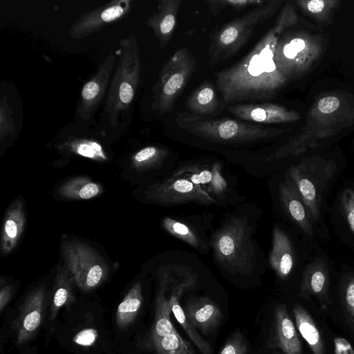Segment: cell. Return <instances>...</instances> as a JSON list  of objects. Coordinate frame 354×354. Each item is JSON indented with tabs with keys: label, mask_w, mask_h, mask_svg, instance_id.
<instances>
[{
	"label": "cell",
	"mask_w": 354,
	"mask_h": 354,
	"mask_svg": "<svg viewBox=\"0 0 354 354\" xmlns=\"http://www.w3.org/2000/svg\"><path fill=\"white\" fill-rule=\"evenodd\" d=\"M248 345L240 333L232 334L225 342L219 354H247Z\"/></svg>",
	"instance_id": "obj_38"
},
{
	"label": "cell",
	"mask_w": 354,
	"mask_h": 354,
	"mask_svg": "<svg viewBox=\"0 0 354 354\" xmlns=\"http://www.w3.org/2000/svg\"><path fill=\"white\" fill-rule=\"evenodd\" d=\"M341 203L344 214L350 229L354 234V190L350 188L344 189L341 197Z\"/></svg>",
	"instance_id": "obj_39"
},
{
	"label": "cell",
	"mask_w": 354,
	"mask_h": 354,
	"mask_svg": "<svg viewBox=\"0 0 354 354\" xmlns=\"http://www.w3.org/2000/svg\"><path fill=\"white\" fill-rule=\"evenodd\" d=\"M72 279L68 271L59 272L54 286L52 304L50 307V319L56 317L59 310L64 306L68 305L73 300L71 288Z\"/></svg>",
	"instance_id": "obj_32"
},
{
	"label": "cell",
	"mask_w": 354,
	"mask_h": 354,
	"mask_svg": "<svg viewBox=\"0 0 354 354\" xmlns=\"http://www.w3.org/2000/svg\"><path fill=\"white\" fill-rule=\"evenodd\" d=\"M281 3L279 0L266 1L221 28L210 44V63L215 64L235 55L247 43L255 27L270 18Z\"/></svg>",
	"instance_id": "obj_6"
},
{
	"label": "cell",
	"mask_w": 354,
	"mask_h": 354,
	"mask_svg": "<svg viewBox=\"0 0 354 354\" xmlns=\"http://www.w3.org/2000/svg\"><path fill=\"white\" fill-rule=\"evenodd\" d=\"M250 231L244 220L232 217L212 236L216 260L231 272L245 273L251 268L254 252Z\"/></svg>",
	"instance_id": "obj_8"
},
{
	"label": "cell",
	"mask_w": 354,
	"mask_h": 354,
	"mask_svg": "<svg viewBox=\"0 0 354 354\" xmlns=\"http://www.w3.org/2000/svg\"><path fill=\"white\" fill-rule=\"evenodd\" d=\"M354 124V98L343 94L327 95L315 100L300 133L279 148L272 158L289 154L298 156L319 146V141L330 138Z\"/></svg>",
	"instance_id": "obj_3"
},
{
	"label": "cell",
	"mask_w": 354,
	"mask_h": 354,
	"mask_svg": "<svg viewBox=\"0 0 354 354\" xmlns=\"http://www.w3.org/2000/svg\"><path fill=\"white\" fill-rule=\"evenodd\" d=\"M190 282L185 281L173 290L169 298L171 310L178 322L202 354H212V350L211 346L201 337L198 332H196V330L189 322L183 307L180 305L179 300L180 296L182 293L190 286Z\"/></svg>",
	"instance_id": "obj_26"
},
{
	"label": "cell",
	"mask_w": 354,
	"mask_h": 354,
	"mask_svg": "<svg viewBox=\"0 0 354 354\" xmlns=\"http://www.w3.org/2000/svg\"><path fill=\"white\" fill-rule=\"evenodd\" d=\"M335 342V354H351L353 348L350 343L342 337H336Z\"/></svg>",
	"instance_id": "obj_41"
},
{
	"label": "cell",
	"mask_w": 354,
	"mask_h": 354,
	"mask_svg": "<svg viewBox=\"0 0 354 354\" xmlns=\"http://www.w3.org/2000/svg\"><path fill=\"white\" fill-rule=\"evenodd\" d=\"M45 301L43 286L32 290L26 297L15 326L18 344H24L37 333L42 321Z\"/></svg>",
	"instance_id": "obj_16"
},
{
	"label": "cell",
	"mask_w": 354,
	"mask_h": 354,
	"mask_svg": "<svg viewBox=\"0 0 354 354\" xmlns=\"http://www.w3.org/2000/svg\"><path fill=\"white\" fill-rule=\"evenodd\" d=\"M133 1L113 0L79 17L71 26L68 36L80 39L117 23L131 12Z\"/></svg>",
	"instance_id": "obj_12"
},
{
	"label": "cell",
	"mask_w": 354,
	"mask_h": 354,
	"mask_svg": "<svg viewBox=\"0 0 354 354\" xmlns=\"http://www.w3.org/2000/svg\"><path fill=\"white\" fill-rule=\"evenodd\" d=\"M13 288L11 286H5L0 290V310L3 311L11 299Z\"/></svg>",
	"instance_id": "obj_42"
},
{
	"label": "cell",
	"mask_w": 354,
	"mask_h": 354,
	"mask_svg": "<svg viewBox=\"0 0 354 354\" xmlns=\"http://www.w3.org/2000/svg\"><path fill=\"white\" fill-rule=\"evenodd\" d=\"M115 53L118 59L97 122L105 138L118 137L128 130L140 81L141 59L136 35L129 33L121 38Z\"/></svg>",
	"instance_id": "obj_2"
},
{
	"label": "cell",
	"mask_w": 354,
	"mask_h": 354,
	"mask_svg": "<svg viewBox=\"0 0 354 354\" xmlns=\"http://www.w3.org/2000/svg\"><path fill=\"white\" fill-rule=\"evenodd\" d=\"M281 203L288 217L307 235L312 236L313 227L312 217L306 207L299 192L291 178L286 176L279 184Z\"/></svg>",
	"instance_id": "obj_18"
},
{
	"label": "cell",
	"mask_w": 354,
	"mask_h": 354,
	"mask_svg": "<svg viewBox=\"0 0 354 354\" xmlns=\"http://www.w3.org/2000/svg\"><path fill=\"white\" fill-rule=\"evenodd\" d=\"M294 263L295 254L290 240L281 229L275 227L270 254L271 267L280 278L286 279L291 273Z\"/></svg>",
	"instance_id": "obj_24"
},
{
	"label": "cell",
	"mask_w": 354,
	"mask_h": 354,
	"mask_svg": "<svg viewBox=\"0 0 354 354\" xmlns=\"http://www.w3.org/2000/svg\"><path fill=\"white\" fill-rule=\"evenodd\" d=\"M185 106L193 114L209 115L218 106V100L213 84L205 80L188 97Z\"/></svg>",
	"instance_id": "obj_28"
},
{
	"label": "cell",
	"mask_w": 354,
	"mask_h": 354,
	"mask_svg": "<svg viewBox=\"0 0 354 354\" xmlns=\"http://www.w3.org/2000/svg\"><path fill=\"white\" fill-rule=\"evenodd\" d=\"M185 178L207 192L220 194L226 189V183L220 173L219 163L211 168L198 165H189L178 169L173 176Z\"/></svg>",
	"instance_id": "obj_23"
},
{
	"label": "cell",
	"mask_w": 354,
	"mask_h": 354,
	"mask_svg": "<svg viewBox=\"0 0 354 354\" xmlns=\"http://www.w3.org/2000/svg\"><path fill=\"white\" fill-rule=\"evenodd\" d=\"M272 344L285 354H301V345L286 306L279 304L274 310Z\"/></svg>",
	"instance_id": "obj_21"
},
{
	"label": "cell",
	"mask_w": 354,
	"mask_h": 354,
	"mask_svg": "<svg viewBox=\"0 0 354 354\" xmlns=\"http://www.w3.org/2000/svg\"><path fill=\"white\" fill-rule=\"evenodd\" d=\"M116 55L106 56L95 74L82 86L75 110V122L79 124L97 126L96 113L106 97L111 77L116 64Z\"/></svg>",
	"instance_id": "obj_11"
},
{
	"label": "cell",
	"mask_w": 354,
	"mask_h": 354,
	"mask_svg": "<svg viewBox=\"0 0 354 354\" xmlns=\"http://www.w3.org/2000/svg\"><path fill=\"white\" fill-rule=\"evenodd\" d=\"M196 61L187 47L178 48L163 65L153 86L151 106L163 115L171 111L195 68Z\"/></svg>",
	"instance_id": "obj_7"
},
{
	"label": "cell",
	"mask_w": 354,
	"mask_h": 354,
	"mask_svg": "<svg viewBox=\"0 0 354 354\" xmlns=\"http://www.w3.org/2000/svg\"><path fill=\"white\" fill-rule=\"evenodd\" d=\"M298 21L289 2L274 24L239 62L216 74V83L223 102L239 104L274 97L288 82L277 68L274 53L280 36Z\"/></svg>",
	"instance_id": "obj_1"
},
{
	"label": "cell",
	"mask_w": 354,
	"mask_h": 354,
	"mask_svg": "<svg viewBox=\"0 0 354 354\" xmlns=\"http://www.w3.org/2000/svg\"><path fill=\"white\" fill-rule=\"evenodd\" d=\"M145 194L148 201L162 205L187 203L209 205L216 202L199 186L185 178L174 176L148 187Z\"/></svg>",
	"instance_id": "obj_13"
},
{
	"label": "cell",
	"mask_w": 354,
	"mask_h": 354,
	"mask_svg": "<svg viewBox=\"0 0 354 354\" xmlns=\"http://www.w3.org/2000/svg\"><path fill=\"white\" fill-rule=\"evenodd\" d=\"M329 270L326 262L321 258H316L303 270L301 295L308 298L315 297L323 301L328 298Z\"/></svg>",
	"instance_id": "obj_22"
},
{
	"label": "cell",
	"mask_w": 354,
	"mask_h": 354,
	"mask_svg": "<svg viewBox=\"0 0 354 354\" xmlns=\"http://www.w3.org/2000/svg\"><path fill=\"white\" fill-rule=\"evenodd\" d=\"M319 35L304 31L284 32L276 46L274 60L279 71L289 82L308 72L323 52Z\"/></svg>",
	"instance_id": "obj_5"
},
{
	"label": "cell",
	"mask_w": 354,
	"mask_h": 354,
	"mask_svg": "<svg viewBox=\"0 0 354 354\" xmlns=\"http://www.w3.org/2000/svg\"><path fill=\"white\" fill-rule=\"evenodd\" d=\"M351 354H354V351L353 350V351L351 353Z\"/></svg>",
	"instance_id": "obj_43"
},
{
	"label": "cell",
	"mask_w": 354,
	"mask_h": 354,
	"mask_svg": "<svg viewBox=\"0 0 354 354\" xmlns=\"http://www.w3.org/2000/svg\"><path fill=\"white\" fill-rule=\"evenodd\" d=\"M61 250L70 277L82 291L92 290L106 279L108 266L90 245L79 241H64Z\"/></svg>",
	"instance_id": "obj_10"
},
{
	"label": "cell",
	"mask_w": 354,
	"mask_h": 354,
	"mask_svg": "<svg viewBox=\"0 0 354 354\" xmlns=\"http://www.w3.org/2000/svg\"><path fill=\"white\" fill-rule=\"evenodd\" d=\"M339 297L345 317L354 330V272L342 276L339 285Z\"/></svg>",
	"instance_id": "obj_34"
},
{
	"label": "cell",
	"mask_w": 354,
	"mask_h": 354,
	"mask_svg": "<svg viewBox=\"0 0 354 354\" xmlns=\"http://www.w3.org/2000/svg\"><path fill=\"white\" fill-rule=\"evenodd\" d=\"M338 0H297V6L308 16L319 23H327L339 7Z\"/></svg>",
	"instance_id": "obj_33"
},
{
	"label": "cell",
	"mask_w": 354,
	"mask_h": 354,
	"mask_svg": "<svg viewBox=\"0 0 354 354\" xmlns=\"http://www.w3.org/2000/svg\"><path fill=\"white\" fill-rule=\"evenodd\" d=\"M335 164L319 157H307L288 170L313 220L321 218L324 192L335 172Z\"/></svg>",
	"instance_id": "obj_9"
},
{
	"label": "cell",
	"mask_w": 354,
	"mask_h": 354,
	"mask_svg": "<svg viewBox=\"0 0 354 354\" xmlns=\"http://www.w3.org/2000/svg\"><path fill=\"white\" fill-rule=\"evenodd\" d=\"M26 223L24 204L17 199L8 208L2 227L1 250L4 254L10 253L16 247Z\"/></svg>",
	"instance_id": "obj_25"
},
{
	"label": "cell",
	"mask_w": 354,
	"mask_h": 354,
	"mask_svg": "<svg viewBox=\"0 0 354 354\" xmlns=\"http://www.w3.org/2000/svg\"><path fill=\"white\" fill-rule=\"evenodd\" d=\"M169 151L158 146H147L137 151L132 157L133 165L138 169H148L160 164Z\"/></svg>",
	"instance_id": "obj_35"
},
{
	"label": "cell",
	"mask_w": 354,
	"mask_h": 354,
	"mask_svg": "<svg viewBox=\"0 0 354 354\" xmlns=\"http://www.w3.org/2000/svg\"><path fill=\"white\" fill-rule=\"evenodd\" d=\"M227 110L241 120L262 124L295 122L301 118L295 110L269 102L234 104Z\"/></svg>",
	"instance_id": "obj_15"
},
{
	"label": "cell",
	"mask_w": 354,
	"mask_h": 354,
	"mask_svg": "<svg viewBox=\"0 0 354 354\" xmlns=\"http://www.w3.org/2000/svg\"><path fill=\"white\" fill-rule=\"evenodd\" d=\"M182 2V0L159 1L157 11L145 21L162 48L169 44L175 31Z\"/></svg>",
	"instance_id": "obj_20"
},
{
	"label": "cell",
	"mask_w": 354,
	"mask_h": 354,
	"mask_svg": "<svg viewBox=\"0 0 354 354\" xmlns=\"http://www.w3.org/2000/svg\"><path fill=\"white\" fill-rule=\"evenodd\" d=\"M162 225L171 235L183 241L191 246L197 249L203 248L198 235L187 224L167 217L163 219Z\"/></svg>",
	"instance_id": "obj_36"
},
{
	"label": "cell",
	"mask_w": 354,
	"mask_h": 354,
	"mask_svg": "<svg viewBox=\"0 0 354 354\" xmlns=\"http://www.w3.org/2000/svg\"><path fill=\"white\" fill-rule=\"evenodd\" d=\"M102 192V187L86 177H76L64 183L58 189L59 194L71 199H90Z\"/></svg>",
	"instance_id": "obj_30"
},
{
	"label": "cell",
	"mask_w": 354,
	"mask_h": 354,
	"mask_svg": "<svg viewBox=\"0 0 354 354\" xmlns=\"http://www.w3.org/2000/svg\"><path fill=\"white\" fill-rule=\"evenodd\" d=\"M266 1L261 0H211L205 1L212 13L216 16L227 7L236 10H243L250 6H259Z\"/></svg>",
	"instance_id": "obj_37"
},
{
	"label": "cell",
	"mask_w": 354,
	"mask_h": 354,
	"mask_svg": "<svg viewBox=\"0 0 354 354\" xmlns=\"http://www.w3.org/2000/svg\"><path fill=\"white\" fill-rule=\"evenodd\" d=\"M183 308L192 326L205 335L216 330L223 317L218 306L207 297L192 298Z\"/></svg>",
	"instance_id": "obj_19"
},
{
	"label": "cell",
	"mask_w": 354,
	"mask_h": 354,
	"mask_svg": "<svg viewBox=\"0 0 354 354\" xmlns=\"http://www.w3.org/2000/svg\"><path fill=\"white\" fill-rule=\"evenodd\" d=\"M148 344L156 354H196L191 344L178 333L175 327L159 339Z\"/></svg>",
	"instance_id": "obj_31"
},
{
	"label": "cell",
	"mask_w": 354,
	"mask_h": 354,
	"mask_svg": "<svg viewBox=\"0 0 354 354\" xmlns=\"http://www.w3.org/2000/svg\"><path fill=\"white\" fill-rule=\"evenodd\" d=\"M98 129L96 126L88 136L75 133L73 123L64 127L59 134L58 148L89 159L107 160L106 151L99 140L92 137Z\"/></svg>",
	"instance_id": "obj_17"
},
{
	"label": "cell",
	"mask_w": 354,
	"mask_h": 354,
	"mask_svg": "<svg viewBox=\"0 0 354 354\" xmlns=\"http://www.w3.org/2000/svg\"><path fill=\"white\" fill-rule=\"evenodd\" d=\"M24 105L16 85L8 81L0 84V143L1 149L12 144L23 127Z\"/></svg>",
	"instance_id": "obj_14"
},
{
	"label": "cell",
	"mask_w": 354,
	"mask_h": 354,
	"mask_svg": "<svg viewBox=\"0 0 354 354\" xmlns=\"http://www.w3.org/2000/svg\"><path fill=\"white\" fill-rule=\"evenodd\" d=\"M143 302L142 286L136 282L131 288L118 307L115 319L118 326L123 329L133 323Z\"/></svg>",
	"instance_id": "obj_29"
},
{
	"label": "cell",
	"mask_w": 354,
	"mask_h": 354,
	"mask_svg": "<svg viewBox=\"0 0 354 354\" xmlns=\"http://www.w3.org/2000/svg\"><path fill=\"white\" fill-rule=\"evenodd\" d=\"M176 122L180 128L196 136L221 143L254 142L276 137L286 131L229 118L210 119L189 113H178Z\"/></svg>",
	"instance_id": "obj_4"
},
{
	"label": "cell",
	"mask_w": 354,
	"mask_h": 354,
	"mask_svg": "<svg viewBox=\"0 0 354 354\" xmlns=\"http://www.w3.org/2000/svg\"><path fill=\"white\" fill-rule=\"evenodd\" d=\"M97 337V330L94 328H85L75 335L73 342L81 346H90L93 345Z\"/></svg>",
	"instance_id": "obj_40"
},
{
	"label": "cell",
	"mask_w": 354,
	"mask_h": 354,
	"mask_svg": "<svg viewBox=\"0 0 354 354\" xmlns=\"http://www.w3.org/2000/svg\"><path fill=\"white\" fill-rule=\"evenodd\" d=\"M296 326L306 341L313 354H325V346L322 336L311 315L301 305L293 307Z\"/></svg>",
	"instance_id": "obj_27"
}]
</instances>
